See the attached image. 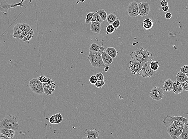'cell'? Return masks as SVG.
I'll return each mask as SVG.
<instances>
[{
  "instance_id": "1",
  "label": "cell",
  "mask_w": 188,
  "mask_h": 139,
  "mask_svg": "<svg viewBox=\"0 0 188 139\" xmlns=\"http://www.w3.org/2000/svg\"><path fill=\"white\" fill-rule=\"evenodd\" d=\"M130 55L133 61L141 62L143 64L153 59V55L150 51L142 47L136 49Z\"/></svg>"
},
{
  "instance_id": "2",
  "label": "cell",
  "mask_w": 188,
  "mask_h": 139,
  "mask_svg": "<svg viewBox=\"0 0 188 139\" xmlns=\"http://www.w3.org/2000/svg\"><path fill=\"white\" fill-rule=\"evenodd\" d=\"M0 128L11 129L16 132L19 128V125L15 116L9 115L0 121Z\"/></svg>"
},
{
  "instance_id": "3",
  "label": "cell",
  "mask_w": 188,
  "mask_h": 139,
  "mask_svg": "<svg viewBox=\"0 0 188 139\" xmlns=\"http://www.w3.org/2000/svg\"><path fill=\"white\" fill-rule=\"evenodd\" d=\"M88 59L94 67H105V64L102 61L101 53L90 50Z\"/></svg>"
},
{
  "instance_id": "4",
  "label": "cell",
  "mask_w": 188,
  "mask_h": 139,
  "mask_svg": "<svg viewBox=\"0 0 188 139\" xmlns=\"http://www.w3.org/2000/svg\"><path fill=\"white\" fill-rule=\"evenodd\" d=\"M28 86L34 94L41 95L44 93L43 83L40 81L37 78L31 79L29 82Z\"/></svg>"
},
{
  "instance_id": "5",
  "label": "cell",
  "mask_w": 188,
  "mask_h": 139,
  "mask_svg": "<svg viewBox=\"0 0 188 139\" xmlns=\"http://www.w3.org/2000/svg\"><path fill=\"white\" fill-rule=\"evenodd\" d=\"M153 60H150L143 64L139 75L144 78L151 77L153 75L154 71L150 67V63Z\"/></svg>"
},
{
  "instance_id": "6",
  "label": "cell",
  "mask_w": 188,
  "mask_h": 139,
  "mask_svg": "<svg viewBox=\"0 0 188 139\" xmlns=\"http://www.w3.org/2000/svg\"><path fill=\"white\" fill-rule=\"evenodd\" d=\"M129 16L135 17L139 15V4L136 1H133L129 4L127 7Z\"/></svg>"
},
{
  "instance_id": "7",
  "label": "cell",
  "mask_w": 188,
  "mask_h": 139,
  "mask_svg": "<svg viewBox=\"0 0 188 139\" xmlns=\"http://www.w3.org/2000/svg\"><path fill=\"white\" fill-rule=\"evenodd\" d=\"M29 26L28 24L26 23H20L16 24L13 28V37L16 39H20V34L22 32Z\"/></svg>"
},
{
  "instance_id": "8",
  "label": "cell",
  "mask_w": 188,
  "mask_h": 139,
  "mask_svg": "<svg viewBox=\"0 0 188 139\" xmlns=\"http://www.w3.org/2000/svg\"><path fill=\"white\" fill-rule=\"evenodd\" d=\"M150 96L153 100L160 101L164 98V91L160 87H155L150 91Z\"/></svg>"
},
{
  "instance_id": "9",
  "label": "cell",
  "mask_w": 188,
  "mask_h": 139,
  "mask_svg": "<svg viewBox=\"0 0 188 139\" xmlns=\"http://www.w3.org/2000/svg\"><path fill=\"white\" fill-rule=\"evenodd\" d=\"M143 63L137 61L131 60L129 63V69L131 71L132 74L134 75H139L141 71Z\"/></svg>"
},
{
  "instance_id": "10",
  "label": "cell",
  "mask_w": 188,
  "mask_h": 139,
  "mask_svg": "<svg viewBox=\"0 0 188 139\" xmlns=\"http://www.w3.org/2000/svg\"><path fill=\"white\" fill-rule=\"evenodd\" d=\"M6 0H0V12H3L4 14H7L8 9L10 8H16L17 6H20L19 3L8 4L6 2Z\"/></svg>"
},
{
  "instance_id": "11",
  "label": "cell",
  "mask_w": 188,
  "mask_h": 139,
  "mask_svg": "<svg viewBox=\"0 0 188 139\" xmlns=\"http://www.w3.org/2000/svg\"><path fill=\"white\" fill-rule=\"evenodd\" d=\"M175 121H179L183 122H188V119L185 117H182L181 116H171L167 115L165 117L163 123L164 124H169L171 123H173Z\"/></svg>"
},
{
  "instance_id": "12",
  "label": "cell",
  "mask_w": 188,
  "mask_h": 139,
  "mask_svg": "<svg viewBox=\"0 0 188 139\" xmlns=\"http://www.w3.org/2000/svg\"><path fill=\"white\" fill-rule=\"evenodd\" d=\"M43 84L44 92L45 94L47 96H49L55 92L56 88V84L55 81H53L51 83H43Z\"/></svg>"
},
{
  "instance_id": "13",
  "label": "cell",
  "mask_w": 188,
  "mask_h": 139,
  "mask_svg": "<svg viewBox=\"0 0 188 139\" xmlns=\"http://www.w3.org/2000/svg\"><path fill=\"white\" fill-rule=\"evenodd\" d=\"M150 11V6L147 2H141L139 4V15L141 16H147Z\"/></svg>"
},
{
  "instance_id": "14",
  "label": "cell",
  "mask_w": 188,
  "mask_h": 139,
  "mask_svg": "<svg viewBox=\"0 0 188 139\" xmlns=\"http://www.w3.org/2000/svg\"><path fill=\"white\" fill-rule=\"evenodd\" d=\"M90 50L94 51L96 52L102 53L104 51L105 48L103 45H101L100 43H93L90 45L89 47Z\"/></svg>"
},
{
  "instance_id": "15",
  "label": "cell",
  "mask_w": 188,
  "mask_h": 139,
  "mask_svg": "<svg viewBox=\"0 0 188 139\" xmlns=\"http://www.w3.org/2000/svg\"><path fill=\"white\" fill-rule=\"evenodd\" d=\"M101 30V24L99 22H91V24L90 26L91 31L96 33H100Z\"/></svg>"
},
{
  "instance_id": "16",
  "label": "cell",
  "mask_w": 188,
  "mask_h": 139,
  "mask_svg": "<svg viewBox=\"0 0 188 139\" xmlns=\"http://www.w3.org/2000/svg\"><path fill=\"white\" fill-rule=\"evenodd\" d=\"M172 90L176 94H179L181 93L183 91V89L181 83L177 81L173 82Z\"/></svg>"
},
{
  "instance_id": "17",
  "label": "cell",
  "mask_w": 188,
  "mask_h": 139,
  "mask_svg": "<svg viewBox=\"0 0 188 139\" xmlns=\"http://www.w3.org/2000/svg\"><path fill=\"white\" fill-rule=\"evenodd\" d=\"M86 132H87V136L86 138L88 139H96L99 136V131H96V130H88L86 129Z\"/></svg>"
},
{
  "instance_id": "18",
  "label": "cell",
  "mask_w": 188,
  "mask_h": 139,
  "mask_svg": "<svg viewBox=\"0 0 188 139\" xmlns=\"http://www.w3.org/2000/svg\"><path fill=\"white\" fill-rule=\"evenodd\" d=\"M167 132L170 135L171 139H177V137L176 136V127L175 126L174 123H173L168 127L167 129Z\"/></svg>"
},
{
  "instance_id": "19",
  "label": "cell",
  "mask_w": 188,
  "mask_h": 139,
  "mask_svg": "<svg viewBox=\"0 0 188 139\" xmlns=\"http://www.w3.org/2000/svg\"><path fill=\"white\" fill-rule=\"evenodd\" d=\"M178 139H188V122H185L183 126V129L182 134Z\"/></svg>"
},
{
  "instance_id": "20",
  "label": "cell",
  "mask_w": 188,
  "mask_h": 139,
  "mask_svg": "<svg viewBox=\"0 0 188 139\" xmlns=\"http://www.w3.org/2000/svg\"><path fill=\"white\" fill-rule=\"evenodd\" d=\"M101 55L102 61L104 64L109 65L112 63L113 59L110 56H109L108 54H107L105 51H104L101 53Z\"/></svg>"
},
{
  "instance_id": "21",
  "label": "cell",
  "mask_w": 188,
  "mask_h": 139,
  "mask_svg": "<svg viewBox=\"0 0 188 139\" xmlns=\"http://www.w3.org/2000/svg\"><path fill=\"white\" fill-rule=\"evenodd\" d=\"M173 83V81L171 79H167L163 84L164 90L166 91H171L172 90Z\"/></svg>"
},
{
  "instance_id": "22",
  "label": "cell",
  "mask_w": 188,
  "mask_h": 139,
  "mask_svg": "<svg viewBox=\"0 0 188 139\" xmlns=\"http://www.w3.org/2000/svg\"><path fill=\"white\" fill-rule=\"evenodd\" d=\"M0 133L6 135L9 138H12L15 135V131L11 129H1Z\"/></svg>"
},
{
  "instance_id": "23",
  "label": "cell",
  "mask_w": 188,
  "mask_h": 139,
  "mask_svg": "<svg viewBox=\"0 0 188 139\" xmlns=\"http://www.w3.org/2000/svg\"><path fill=\"white\" fill-rule=\"evenodd\" d=\"M176 77L177 81H179L181 83L188 80V77L186 74L181 71L179 72L177 74Z\"/></svg>"
},
{
  "instance_id": "24",
  "label": "cell",
  "mask_w": 188,
  "mask_h": 139,
  "mask_svg": "<svg viewBox=\"0 0 188 139\" xmlns=\"http://www.w3.org/2000/svg\"><path fill=\"white\" fill-rule=\"evenodd\" d=\"M105 52L113 59L115 58L118 54L117 51L112 47H108L106 49Z\"/></svg>"
},
{
  "instance_id": "25",
  "label": "cell",
  "mask_w": 188,
  "mask_h": 139,
  "mask_svg": "<svg viewBox=\"0 0 188 139\" xmlns=\"http://www.w3.org/2000/svg\"><path fill=\"white\" fill-rule=\"evenodd\" d=\"M153 21L149 18L145 19L143 22V27L145 30L150 29L153 27Z\"/></svg>"
},
{
  "instance_id": "26",
  "label": "cell",
  "mask_w": 188,
  "mask_h": 139,
  "mask_svg": "<svg viewBox=\"0 0 188 139\" xmlns=\"http://www.w3.org/2000/svg\"><path fill=\"white\" fill-rule=\"evenodd\" d=\"M34 35V30L31 28L29 31L24 36L22 40L23 42L28 41H30L32 39Z\"/></svg>"
},
{
  "instance_id": "27",
  "label": "cell",
  "mask_w": 188,
  "mask_h": 139,
  "mask_svg": "<svg viewBox=\"0 0 188 139\" xmlns=\"http://www.w3.org/2000/svg\"><path fill=\"white\" fill-rule=\"evenodd\" d=\"M91 21L101 23L103 22V20L96 11L93 14V17Z\"/></svg>"
},
{
  "instance_id": "28",
  "label": "cell",
  "mask_w": 188,
  "mask_h": 139,
  "mask_svg": "<svg viewBox=\"0 0 188 139\" xmlns=\"http://www.w3.org/2000/svg\"><path fill=\"white\" fill-rule=\"evenodd\" d=\"M116 18H117V17L116 15L112 13H110L107 15L106 20H107V22L109 24H112V23L116 20Z\"/></svg>"
},
{
  "instance_id": "29",
  "label": "cell",
  "mask_w": 188,
  "mask_h": 139,
  "mask_svg": "<svg viewBox=\"0 0 188 139\" xmlns=\"http://www.w3.org/2000/svg\"><path fill=\"white\" fill-rule=\"evenodd\" d=\"M97 12L98 13L101 18L103 20V21H105L106 20L107 18V14L106 12L105 11L104 9H102V10H97Z\"/></svg>"
},
{
  "instance_id": "30",
  "label": "cell",
  "mask_w": 188,
  "mask_h": 139,
  "mask_svg": "<svg viewBox=\"0 0 188 139\" xmlns=\"http://www.w3.org/2000/svg\"><path fill=\"white\" fill-rule=\"evenodd\" d=\"M150 67L153 71H156L157 70H158L159 67L158 61H156L152 60L151 62V63H150Z\"/></svg>"
},
{
  "instance_id": "31",
  "label": "cell",
  "mask_w": 188,
  "mask_h": 139,
  "mask_svg": "<svg viewBox=\"0 0 188 139\" xmlns=\"http://www.w3.org/2000/svg\"><path fill=\"white\" fill-rule=\"evenodd\" d=\"M38 79H39L40 81L42 83L47 82L49 83H51L53 82V81L51 79L49 78H47L44 76H41L38 77Z\"/></svg>"
},
{
  "instance_id": "32",
  "label": "cell",
  "mask_w": 188,
  "mask_h": 139,
  "mask_svg": "<svg viewBox=\"0 0 188 139\" xmlns=\"http://www.w3.org/2000/svg\"><path fill=\"white\" fill-rule=\"evenodd\" d=\"M95 12H90L87 13V16H86V19H85V23L87 24H89L91 22V19L93 17V14Z\"/></svg>"
},
{
  "instance_id": "33",
  "label": "cell",
  "mask_w": 188,
  "mask_h": 139,
  "mask_svg": "<svg viewBox=\"0 0 188 139\" xmlns=\"http://www.w3.org/2000/svg\"><path fill=\"white\" fill-rule=\"evenodd\" d=\"M106 30L107 33L111 34L113 33L116 29L112 24H109L106 26Z\"/></svg>"
},
{
  "instance_id": "34",
  "label": "cell",
  "mask_w": 188,
  "mask_h": 139,
  "mask_svg": "<svg viewBox=\"0 0 188 139\" xmlns=\"http://www.w3.org/2000/svg\"><path fill=\"white\" fill-rule=\"evenodd\" d=\"M31 28L30 26L26 27V28H25L24 30L20 34V39L22 40V39L24 37V36L31 29Z\"/></svg>"
},
{
  "instance_id": "35",
  "label": "cell",
  "mask_w": 188,
  "mask_h": 139,
  "mask_svg": "<svg viewBox=\"0 0 188 139\" xmlns=\"http://www.w3.org/2000/svg\"><path fill=\"white\" fill-rule=\"evenodd\" d=\"M183 126H179V127H176V136L177 138L179 137L182 134L183 131Z\"/></svg>"
},
{
  "instance_id": "36",
  "label": "cell",
  "mask_w": 188,
  "mask_h": 139,
  "mask_svg": "<svg viewBox=\"0 0 188 139\" xmlns=\"http://www.w3.org/2000/svg\"><path fill=\"white\" fill-rule=\"evenodd\" d=\"M105 84V82L104 81L98 80L94 85L95 86L98 88H101Z\"/></svg>"
},
{
  "instance_id": "37",
  "label": "cell",
  "mask_w": 188,
  "mask_h": 139,
  "mask_svg": "<svg viewBox=\"0 0 188 139\" xmlns=\"http://www.w3.org/2000/svg\"><path fill=\"white\" fill-rule=\"evenodd\" d=\"M55 115L56 119H57V124H60L63 121V116L60 113H57Z\"/></svg>"
},
{
  "instance_id": "38",
  "label": "cell",
  "mask_w": 188,
  "mask_h": 139,
  "mask_svg": "<svg viewBox=\"0 0 188 139\" xmlns=\"http://www.w3.org/2000/svg\"><path fill=\"white\" fill-rule=\"evenodd\" d=\"M47 119L48 120H49L50 123L51 124H57V119H56L55 114L49 118V119H48L47 118Z\"/></svg>"
},
{
  "instance_id": "39",
  "label": "cell",
  "mask_w": 188,
  "mask_h": 139,
  "mask_svg": "<svg viewBox=\"0 0 188 139\" xmlns=\"http://www.w3.org/2000/svg\"><path fill=\"white\" fill-rule=\"evenodd\" d=\"M112 25L113 26L114 28H115V29H117L118 28H119L120 25V21L119 20L118 18H117L116 20L112 23Z\"/></svg>"
},
{
  "instance_id": "40",
  "label": "cell",
  "mask_w": 188,
  "mask_h": 139,
  "mask_svg": "<svg viewBox=\"0 0 188 139\" xmlns=\"http://www.w3.org/2000/svg\"><path fill=\"white\" fill-rule=\"evenodd\" d=\"M97 81H98V80H97V78H96V76H94V75H93V76H91L89 79V82L92 85L95 84V83H96Z\"/></svg>"
},
{
  "instance_id": "41",
  "label": "cell",
  "mask_w": 188,
  "mask_h": 139,
  "mask_svg": "<svg viewBox=\"0 0 188 139\" xmlns=\"http://www.w3.org/2000/svg\"><path fill=\"white\" fill-rule=\"evenodd\" d=\"M98 80L104 81V76L102 73L100 72L97 73L95 75Z\"/></svg>"
},
{
  "instance_id": "42",
  "label": "cell",
  "mask_w": 188,
  "mask_h": 139,
  "mask_svg": "<svg viewBox=\"0 0 188 139\" xmlns=\"http://www.w3.org/2000/svg\"><path fill=\"white\" fill-rule=\"evenodd\" d=\"M185 122H181L179 121H175L173 122L174 125L176 127L183 126Z\"/></svg>"
},
{
  "instance_id": "43",
  "label": "cell",
  "mask_w": 188,
  "mask_h": 139,
  "mask_svg": "<svg viewBox=\"0 0 188 139\" xmlns=\"http://www.w3.org/2000/svg\"><path fill=\"white\" fill-rule=\"evenodd\" d=\"M183 90L188 91V80L181 83Z\"/></svg>"
},
{
  "instance_id": "44",
  "label": "cell",
  "mask_w": 188,
  "mask_h": 139,
  "mask_svg": "<svg viewBox=\"0 0 188 139\" xmlns=\"http://www.w3.org/2000/svg\"><path fill=\"white\" fill-rule=\"evenodd\" d=\"M180 71L181 72L184 73H188V65H184L183 67L180 68Z\"/></svg>"
},
{
  "instance_id": "45",
  "label": "cell",
  "mask_w": 188,
  "mask_h": 139,
  "mask_svg": "<svg viewBox=\"0 0 188 139\" xmlns=\"http://www.w3.org/2000/svg\"><path fill=\"white\" fill-rule=\"evenodd\" d=\"M168 2H167V0H163L161 1V5L162 7V6H167V5H168Z\"/></svg>"
},
{
  "instance_id": "46",
  "label": "cell",
  "mask_w": 188,
  "mask_h": 139,
  "mask_svg": "<svg viewBox=\"0 0 188 139\" xmlns=\"http://www.w3.org/2000/svg\"><path fill=\"white\" fill-rule=\"evenodd\" d=\"M172 15L170 12H167L165 14V17L167 19H170L172 17Z\"/></svg>"
},
{
  "instance_id": "47",
  "label": "cell",
  "mask_w": 188,
  "mask_h": 139,
  "mask_svg": "<svg viewBox=\"0 0 188 139\" xmlns=\"http://www.w3.org/2000/svg\"><path fill=\"white\" fill-rule=\"evenodd\" d=\"M9 139V138L6 136V135L2 134L0 133V139Z\"/></svg>"
},
{
  "instance_id": "48",
  "label": "cell",
  "mask_w": 188,
  "mask_h": 139,
  "mask_svg": "<svg viewBox=\"0 0 188 139\" xmlns=\"http://www.w3.org/2000/svg\"><path fill=\"white\" fill-rule=\"evenodd\" d=\"M169 6H168V5L167 6H162V10L164 12H167L169 10Z\"/></svg>"
},
{
  "instance_id": "49",
  "label": "cell",
  "mask_w": 188,
  "mask_h": 139,
  "mask_svg": "<svg viewBox=\"0 0 188 139\" xmlns=\"http://www.w3.org/2000/svg\"><path fill=\"white\" fill-rule=\"evenodd\" d=\"M25 0H21V1H20V2H19V3L20 4V7H22V6H24V5L23 4H22V3H23V2ZM30 0V2H31V0Z\"/></svg>"
},
{
  "instance_id": "50",
  "label": "cell",
  "mask_w": 188,
  "mask_h": 139,
  "mask_svg": "<svg viewBox=\"0 0 188 139\" xmlns=\"http://www.w3.org/2000/svg\"><path fill=\"white\" fill-rule=\"evenodd\" d=\"M109 68H110V67H109V66H105V68H104V71L105 72H108V69H109Z\"/></svg>"
},
{
  "instance_id": "51",
  "label": "cell",
  "mask_w": 188,
  "mask_h": 139,
  "mask_svg": "<svg viewBox=\"0 0 188 139\" xmlns=\"http://www.w3.org/2000/svg\"><path fill=\"white\" fill-rule=\"evenodd\" d=\"M86 1V0H77V2H76V4H77L78 3H79L80 2H84L85 1Z\"/></svg>"
},
{
  "instance_id": "52",
  "label": "cell",
  "mask_w": 188,
  "mask_h": 139,
  "mask_svg": "<svg viewBox=\"0 0 188 139\" xmlns=\"http://www.w3.org/2000/svg\"><path fill=\"white\" fill-rule=\"evenodd\" d=\"M186 75H187V77H188V73H186Z\"/></svg>"
}]
</instances>
